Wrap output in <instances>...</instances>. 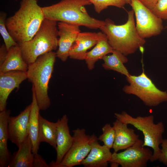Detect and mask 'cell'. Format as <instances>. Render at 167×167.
Instances as JSON below:
<instances>
[{"label": "cell", "instance_id": "1f68e13d", "mask_svg": "<svg viewBox=\"0 0 167 167\" xmlns=\"http://www.w3.org/2000/svg\"><path fill=\"white\" fill-rule=\"evenodd\" d=\"M143 5L151 10L154 6L158 0H139Z\"/></svg>", "mask_w": 167, "mask_h": 167}, {"label": "cell", "instance_id": "836d02e7", "mask_svg": "<svg viewBox=\"0 0 167 167\" xmlns=\"http://www.w3.org/2000/svg\"><path fill=\"white\" fill-rule=\"evenodd\" d=\"M125 1L126 4H129L131 0H125Z\"/></svg>", "mask_w": 167, "mask_h": 167}, {"label": "cell", "instance_id": "52a82bcc", "mask_svg": "<svg viewBox=\"0 0 167 167\" xmlns=\"http://www.w3.org/2000/svg\"><path fill=\"white\" fill-rule=\"evenodd\" d=\"M126 78L129 84L123 87V91L136 96L145 105L155 107L167 102V92L157 88L143 71L138 76L131 75Z\"/></svg>", "mask_w": 167, "mask_h": 167}, {"label": "cell", "instance_id": "603a6c76", "mask_svg": "<svg viewBox=\"0 0 167 167\" xmlns=\"http://www.w3.org/2000/svg\"><path fill=\"white\" fill-rule=\"evenodd\" d=\"M102 59L104 61L102 66L105 69L113 70L126 77L131 75L124 64L128 60L120 52L113 49L111 54L104 56Z\"/></svg>", "mask_w": 167, "mask_h": 167}, {"label": "cell", "instance_id": "7a4b0ae2", "mask_svg": "<svg viewBox=\"0 0 167 167\" xmlns=\"http://www.w3.org/2000/svg\"><path fill=\"white\" fill-rule=\"evenodd\" d=\"M92 4L88 0H62L42 7L45 18L82 26L92 29L100 28L105 21L91 17L85 6Z\"/></svg>", "mask_w": 167, "mask_h": 167}, {"label": "cell", "instance_id": "9c48e42d", "mask_svg": "<svg viewBox=\"0 0 167 167\" xmlns=\"http://www.w3.org/2000/svg\"><path fill=\"white\" fill-rule=\"evenodd\" d=\"M129 4L135 15L137 32L141 37L145 39L161 33L163 28L161 19L139 0H131Z\"/></svg>", "mask_w": 167, "mask_h": 167}, {"label": "cell", "instance_id": "d6986e66", "mask_svg": "<svg viewBox=\"0 0 167 167\" xmlns=\"http://www.w3.org/2000/svg\"><path fill=\"white\" fill-rule=\"evenodd\" d=\"M32 101L28 123V135L32 143L33 154L38 153L40 142L39 139L40 109L37 104L34 90L32 87Z\"/></svg>", "mask_w": 167, "mask_h": 167}, {"label": "cell", "instance_id": "2e32d148", "mask_svg": "<svg viewBox=\"0 0 167 167\" xmlns=\"http://www.w3.org/2000/svg\"><path fill=\"white\" fill-rule=\"evenodd\" d=\"M127 125L117 119L113 122L115 133L113 148L114 152L132 146L139 139V135L135 133L134 129L128 128Z\"/></svg>", "mask_w": 167, "mask_h": 167}, {"label": "cell", "instance_id": "5bb4252c", "mask_svg": "<svg viewBox=\"0 0 167 167\" xmlns=\"http://www.w3.org/2000/svg\"><path fill=\"white\" fill-rule=\"evenodd\" d=\"M68 118L65 114L57 121V134L56 139L57 157L55 161H53L49 167H57L62 161L72 144L73 138L70 135L68 125Z\"/></svg>", "mask_w": 167, "mask_h": 167}, {"label": "cell", "instance_id": "ba28073f", "mask_svg": "<svg viewBox=\"0 0 167 167\" xmlns=\"http://www.w3.org/2000/svg\"><path fill=\"white\" fill-rule=\"evenodd\" d=\"M73 140L71 148L57 167H72L81 165L90 152L92 142L97 137L87 135L84 128L72 131Z\"/></svg>", "mask_w": 167, "mask_h": 167}, {"label": "cell", "instance_id": "e0dca14e", "mask_svg": "<svg viewBox=\"0 0 167 167\" xmlns=\"http://www.w3.org/2000/svg\"><path fill=\"white\" fill-rule=\"evenodd\" d=\"M96 137L92 143L91 150L81 165L85 167H106L110 161L112 153L105 145H101Z\"/></svg>", "mask_w": 167, "mask_h": 167}, {"label": "cell", "instance_id": "6da1fadb", "mask_svg": "<svg viewBox=\"0 0 167 167\" xmlns=\"http://www.w3.org/2000/svg\"><path fill=\"white\" fill-rule=\"evenodd\" d=\"M38 0H22L20 7L14 14L7 18L6 28L18 44L31 39L45 19Z\"/></svg>", "mask_w": 167, "mask_h": 167}, {"label": "cell", "instance_id": "83f0119b", "mask_svg": "<svg viewBox=\"0 0 167 167\" xmlns=\"http://www.w3.org/2000/svg\"><path fill=\"white\" fill-rule=\"evenodd\" d=\"M151 11L162 19H167V0H158Z\"/></svg>", "mask_w": 167, "mask_h": 167}, {"label": "cell", "instance_id": "8992f818", "mask_svg": "<svg viewBox=\"0 0 167 167\" xmlns=\"http://www.w3.org/2000/svg\"><path fill=\"white\" fill-rule=\"evenodd\" d=\"M114 114L117 119L133 126L142 132L144 136L143 146L150 147L153 150L150 161L153 162L158 160L161 151L159 146L163 141V135L165 131L163 123L161 122L155 123L153 115L135 118L124 111Z\"/></svg>", "mask_w": 167, "mask_h": 167}, {"label": "cell", "instance_id": "d4e9b609", "mask_svg": "<svg viewBox=\"0 0 167 167\" xmlns=\"http://www.w3.org/2000/svg\"><path fill=\"white\" fill-rule=\"evenodd\" d=\"M7 14L3 11L0 13V33L7 50L18 44L15 41L9 32L6 26Z\"/></svg>", "mask_w": 167, "mask_h": 167}, {"label": "cell", "instance_id": "4fadbf2b", "mask_svg": "<svg viewBox=\"0 0 167 167\" xmlns=\"http://www.w3.org/2000/svg\"><path fill=\"white\" fill-rule=\"evenodd\" d=\"M26 79L27 71L0 72V111L6 109L7 101L11 93L15 88L18 89L20 84Z\"/></svg>", "mask_w": 167, "mask_h": 167}, {"label": "cell", "instance_id": "ac0fdd59", "mask_svg": "<svg viewBox=\"0 0 167 167\" xmlns=\"http://www.w3.org/2000/svg\"><path fill=\"white\" fill-rule=\"evenodd\" d=\"M18 148L11 156L8 167H32L34 154L29 135Z\"/></svg>", "mask_w": 167, "mask_h": 167}, {"label": "cell", "instance_id": "30bf717a", "mask_svg": "<svg viewBox=\"0 0 167 167\" xmlns=\"http://www.w3.org/2000/svg\"><path fill=\"white\" fill-rule=\"evenodd\" d=\"M143 141L139 139L133 145L119 153L114 152L110 162H116L122 167H146L151 159L152 152L143 147Z\"/></svg>", "mask_w": 167, "mask_h": 167}, {"label": "cell", "instance_id": "cb8c5ba5", "mask_svg": "<svg viewBox=\"0 0 167 167\" xmlns=\"http://www.w3.org/2000/svg\"><path fill=\"white\" fill-rule=\"evenodd\" d=\"M39 139L40 143L45 142L56 149L57 134V123L50 122L39 116Z\"/></svg>", "mask_w": 167, "mask_h": 167}, {"label": "cell", "instance_id": "5b68a950", "mask_svg": "<svg viewBox=\"0 0 167 167\" xmlns=\"http://www.w3.org/2000/svg\"><path fill=\"white\" fill-rule=\"evenodd\" d=\"M57 22L45 18L31 39L18 44L23 58L28 65L34 62L40 56L57 49L58 39Z\"/></svg>", "mask_w": 167, "mask_h": 167}, {"label": "cell", "instance_id": "f1b7e54d", "mask_svg": "<svg viewBox=\"0 0 167 167\" xmlns=\"http://www.w3.org/2000/svg\"><path fill=\"white\" fill-rule=\"evenodd\" d=\"M161 145L162 148L158 160L167 166V139H163Z\"/></svg>", "mask_w": 167, "mask_h": 167}, {"label": "cell", "instance_id": "ffe728a7", "mask_svg": "<svg viewBox=\"0 0 167 167\" xmlns=\"http://www.w3.org/2000/svg\"><path fill=\"white\" fill-rule=\"evenodd\" d=\"M11 111L6 109L0 111V167H8L10 158V153L7 148L9 139L8 119Z\"/></svg>", "mask_w": 167, "mask_h": 167}, {"label": "cell", "instance_id": "e575fe53", "mask_svg": "<svg viewBox=\"0 0 167 167\" xmlns=\"http://www.w3.org/2000/svg\"><path fill=\"white\" fill-rule=\"evenodd\" d=\"M14 0V1H17L18 0Z\"/></svg>", "mask_w": 167, "mask_h": 167}, {"label": "cell", "instance_id": "7c38bea8", "mask_svg": "<svg viewBox=\"0 0 167 167\" xmlns=\"http://www.w3.org/2000/svg\"><path fill=\"white\" fill-rule=\"evenodd\" d=\"M31 104L18 115L8 119L9 139L18 147L28 135V123Z\"/></svg>", "mask_w": 167, "mask_h": 167}, {"label": "cell", "instance_id": "f546056e", "mask_svg": "<svg viewBox=\"0 0 167 167\" xmlns=\"http://www.w3.org/2000/svg\"><path fill=\"white\" fill-rule=\"evenodd\" d=\"M49 167L45 161L38 153L34 154L32 167Z\"/></svg>", "mask_w": 167, "mask_h": 167}, {"label": "cell", "instance_id": "4316f807", "mask_svg": "<svg viewBox=\"0 0 167 167\" xmlns=\"http://www.w3.org/2000/svg\"><path fill=\"white\" fill-rule=\"evenodd\" d=\"M94 5L95 11L100 13L108 6H113L118 8H123L126 3L125 0H88Z\"/></svg>", "mask_w": 167, "mask_h": 167}, {"label": "cell", "instance_id": "44dd1931", "mask_svg": "<svg viewBox=\"0 0 167 167\" xmlns=\"http://www.w3.org/2000/svg\"><path fill=\"white\" fill-rule=\"evenodd\" d=\"M28 65L24 61L19 45L11 47L8 50L6 58L0 66V72L4 73L13 71L27 72Z\"/></svg>", "mask_w": 167, "mask_h": 167}, {"label": "cell", "instance_id": "277c9868", "mask_svg": "<svg viewBox=\"0 0 167 167\" xmlns=\"http://www.w3.org/2000/svg\"><path fill=\"white\" fill-rule=\"evenodd\" d=\"M56 57V52L51 51L40 56L28 65L27 79L32 84L40 110H46L51 104L48 92L49 84Z\"/></svg>", "mask_w": 167, "mask_h": 167}, {"label": "cell", "instance_id": "484cf974", "mask_svg": "<svg viewBox=\"0 0 167 167\" xmlns=\"http://www.w3.org/2000/svg\"><path fill=\"white\" fill-rule=\"evenodd\" d=\"M102 133L98 139L103 143L104 145L110 149L113 148L114 143L115 133L113 127L109 123H107L102 127Z\"/></svg>", "mask_w": 167, "mask_h": 167}, {"label": "cell", "instance_id": "d6a6232c", "mask_svg": "<svg viewBox=\"0 0 167 167\" xmlns=\"http://www.w3.org/2000/svg\"><path fill=\"white\" fill-rule=\"evenodd\" d=\"M110 166L112 167H118L119 164L118 163L113 162H110Z\"/></svg>", "mask_w": 167, "mask_h": 167}, {"label": "cell", "instance_id": "3957f363", "mask_svg": "<svg viewBox=\"0 0 167 167\" xmlns=\"http://www.w3.org/2000/svg\"><path fill=\"white\" fill-rule=\"evenodd\" d=\"M133 10L128 11V19L124 24L117 25L107 18L104 25L99 29L106 36L108 42L113 49L125 56L135 53L143 47L146 42L144 39L138 34L135 26Z\"/></svg>", "mask_w": 167, "mask_h": 167}, {"label": "cell", "instance_id": "8fae6325", "mask_svg": "<svg viewBox=\"0 0 167 167\" xmlns=\"http://www.w3.org/2000/svg\"><path fill=\"white\" fill-rule=\"evenodd\" d=\"M57 26L59 37L56 56L65 62L69 57L70 50L81 30L79 26L65 22H58Z\"/></svg>", "mask_w": 167, "mask_h": 167}, {"label": "cell", "instance_id": "7402d4cb", "mask_svg": "<svg viewBox=\"0 0 167 167\" xmlns=\"http://www.w3.org/2000/svg\"><path fill=\"white\" fill-rule=\"evenodd\" d=\"M113 49L109 44L105 35L103 34L95 47L86 54L85 60L87 67L92 70L95 67V63L100 59H102L105 56L112 53Z\"/></svg>", "mask_w": 167, "mask_h": 167}, {"label": "cell", "instance_id": "4dcf8cb0", "mask_svg": "<svg viewBox=\"0 0 167 167\" xmlns=\"http://www.w3.org/2000/svg\"><path fill=\"white\" fill-rule=\"evenodd\" d=\"M8 52V50L4 44H2L0 48V66L5 61Z\"/></svg>", "mask_w": 167, "mask_h": 167}, {"label": "cell", "instance_id": "9a60e30c", "mask_svg": "<svg viewBox=\"0 0 167 167\" xmlns=\"http://www.w3.org/2000/svg\"><path fill=\"white\" fill-rule=\"evenodd\" d=\"M103 34L101 32H79L70 50L69 57L73 59L84 60L87 50L96 44Z\"/></svg>", "mask_w": 167, "mask_h": 167}]
</instances>
